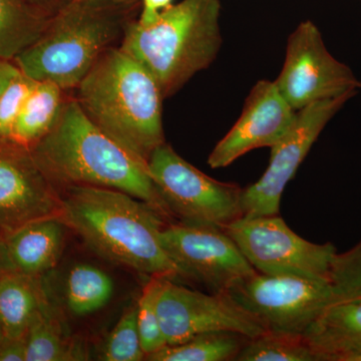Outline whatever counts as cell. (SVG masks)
<instances>
[{"instance_id":"cell-1","label":"cell","mask_w":361,"mask_h":361,"mask_svg":"<svg viewBox=\"0 0 361 361\" xmlns=\"http://www.w3.org/2000/svg\"><path fill=\"white\" fill-rule=\"evenodd\" d=\"M61 219L103 257L149 278L183 279L161 233L169 223L146 202L108 188L59 190Z\"/></svg>"},{"instance_id":"cell-2","label":"cell","mask_w":361,"mask_h":361,"mask_svg":"<svg viewBox=\"0 0 361 361\" xmlns=\"http://www.w3.org/2000/svg\"><path fill=\"white\" fill-rule=\"evenodd\" d=\"M30 149L59 190L70 186L118 190L146 202L169 222L174 219L149 174L148 164L104 134L75 99H66L54 127Z\"/></svg>"},{"instance_id":"cell-3","label":"cell","mask_w":361,"mask_h":361,"mask_svg":"<svg viewBox=\"0 0 361 361\" xmlns=\"http://www.w3.org/2000/svg\"><path fill=\"white\" fill-rule=\"evenodd\" d=\"M75 90L87 118L139 160L148 164L166 142L160 85L120 47L104 51Z\"/></svg>"},{"instance_id":"cell-4","label":"cell","mask_w":361,"mask_h":361,"mask_svg":"<svg viewBox=\"0 0 361 361\" xmlns=\"http://www.w3.org/2000/svg\"><path fill=\"white\" fill-rule=\"evenodd\" d=\"M220 13V0H182L152 25L130 21L118 47L154 75L166 99L217 58Z\"/></svg>"},{"instance_id":"cell-5","label":"cell","mask_w":361,"mask_h":361,"mask_svg":"<svg viewBox=\"0 0 361 361\" xmlns=\"http://www.w3.org/2000/svg\"><path fill=\"white\" fill-rule=\"evenodd\" d=\"M137 1L120 4L71 0L52 16L42 37L13 63L37 82L75 90L104 51L122 40Z\"/></svg>"},{"instance_id":"cell-6","label":"cell","mask_w":361,"mask_h":361,"mask_svg":"<svg viewBox=\"0 0 361 361\" xmlns=\"http://www.w3.org/2000/svg\"><path fill=\"white\" fill-rule=\"evenodd\" d=\"M148 170L173 217L180 222L224 228L243 217V188L204 174L167 142L152 153Z\"/></svg>"},{"instance_id":"cell-7","label":"cell","mask_w":361,"mask_h":361,"mask_svg":"<svg viewBox=\"0 0 361 361\" xmlns=\"http://www.w3.org/2000/svg\"><path fill=\"white\" fill-rule=\"evenodd\" d=\"M266 330L304 336L336 300L329 280L255 272L226 291Z\"/></svg>"},{"instance_id":"cell-8","label":"cell","mask_w":361,"mask_h":361,"mask_svg":"<svg viewBox=\"0 0 361 361\" xmlns=\"http://www.w3.org/2000/svg\"><path fill=\"white\" fill-rule=\"evenodd\" d=\"M224 230L257 272L329 280L336 247L302 238L279 214L243 216Z\"/></svg>"},{"instance_id":"cell-9","label":"cell","mask_w":361,"mask_h":361,"mask_svg":"<svg viewBox=\"0 0 361 361\" xmlns=\"http://www.w3.org/2000/svg\"><path fill=\"white\" fill-rule=\"evenodd\" d=\"M155 303L168 345L208 332H237L252 338L266 331L257 318L226 292L203 293L168 278H156Z\"/></svg>"},{"instance_id":"cell-10","label":"cell","mask_w":361,"mask_h":361,"mask_svg":"<svg viewBox=\"0 0 361 361\" xmlns=\"http://www.w3.org/2000/svg\"><path fill=\"white\" fill-rule=\"evenodd\" d=\"M274 82L295 111L361 87L350 68L330 54L322 32L310 20L301 23L289 37L283 68Z\"/></svg>"},{"instance_id":"cell-11","label":"cell","mask_w":361,"mask_h":361,"mask_svg":"<svg viewBox=\"0 0 361 361\" xmlns=\"http://www.w3.org/2000/svg\"><path fill=\"white\" fill-rule=\"evenodd\" d=\"M357 92L322 99L297 111L295 122L286 135L271 147L269 165L264 174L251 186L243 189V216L277 215L282 195L296 174L299 166L325 126Z\"/></svg>"},{"instance_id":"cell-12","label":"cell","mask_w":361,"mask_h":361,"mask_svg":"<svg viewBox=\"0 0 361 361\" xmlns=\"http://www.w3.org/2000/svg\"><path fill=\"white\" fill-rule=\"evenodd\" d=\"M161 238L183 279L205 285L214 293L227 291L256 271L224 228L169 222Z\"/></svg>"},{"instance_id":"cell-13","label":"cell","mask_w":361,"mask_h":361,"mask_svg":"<svg viewBox=\"0 0 361 361\" xmlns=\"http://www.w3.org/2000/svg\"><path fill=\"white\" fill-rule=\"evenodd\" d=\"M61 192L35 161L32 149L0 139V234L47 217H61Z\"/></svg>"},{"instance_id":"cell-14","label":"cell","mask_w":361,"mask_h":361,"mask_svg":"<svg viewBox=\"0 0 361 361\" xmlns=\"http://www.w3.org/2000/svg\"><path fill=\"white\" fill-rule=\"evenodd\" d=\"M296 115L274 82L260 80L252 87L238 121L211 152L209 166L225 168L252 149L271 148L291 129Z\"/></svg>"},{"instance_id":"cell-15","label":"cell","mask_w":361,"mask_h":361,"mask_svg":"<svg viewBox=\"0 0 361 361\" xmlns=\"http://www.w3.org/2000/svg\"><path fill=\"white\" fill-rule=\"evenodd\" d=\"M304 337L317 361H361V295L334 301Z\"/></svg>"},{"instance_id":"cell-16","label":"cell","mask_w":361,"mask_h":361,"mask_svg":"<svg viewBox=\"0 0 361 361\" xmlns=\"http://www.w3.org/2000/svg\"><path fill=\"white\" fill-rule=\"evenodd\" d=\"M66 225L59 217L32 221L6 237L14 267L42 278L58 264L65 247Z\"/></svg>"},{"instance_id":"cell-17","label":"cell","mask_w":361,"mask_h":361,"mask_svg":"<svg viewBox=\"0 0 361 361\" xmlns=\"http://www.w3.org/2000/svg\"><path fill=\"white\" fill-rule=\"evenodd\" d=\"M47 292L42 278L13 271L0 277V326L7 338H23Z\"/></svg>"},{"instance_id":"cell-18","label":"cell","mask_w":361,"mask_h":361,"mask_svg":"<svg viewBox=\"0 0 361 361\" xmlns=\"http://www.w3.org/2000/svg\"><path fill=\"white\" fill-rule=\"evenodd\" d=\"M52 16L27 0H0V59L13 61L35 44Z\"/></svg>"},{"instance_id":"cell-19","label":"cell","mask_w":361,"mask_h":361,"mask_svg":"<svg viewBox=\"0 0 361 361\" xmlns=\"http://www.w3.org/2000/svg\"><path fill=\"white\" fill-rule=\"evenodd\" d=\"M25 361L85 360L80 344L68 341L49 297L25 336Z\"/></svg>"},{"instance_id":"cell-20","label":"cell","mask_w":361,"mask_h":361,"mask_svg":"<svg viewBox=\"0 0 361 361\" xmlns=\"http://www.w3.org/2000/svg\"><path fill=\"white\" fill-rule=\"evenodd\" d=\"M63 92L54 82H37L18 116L11 139L28 148L40 141L58 120L66 102Z\"/></svg>"},{"instance_id":"cell-21","label":"cell","mask_w":361,"mask_h":361,"mask_svg":"<svg viewBox=\"0 0 361 361\" xmlns=\"http://www.w3.org/2000/svg\"><path fill=\"white\" fill-rule=\"evenodd\" d=\"M114 292L113 279L97 266L77 264L66 276V307L75 316L94 314L103 310L111 302Z\"/></svg>"},{"instance_id":"cell-22","label":"cell","mask_w":361,"mask_h":361,"mask_svg":"<svg viewBox=\"0 0 361 361\" xmlns=\"http://www.w3.org/2000/svg\"><path fill=\"white\" fill-rule=\"evenodd\" d=\"M249 339L237 332H208L195 336L184 343L165 346L147 356L145 360L235 361Z\"/></svg>"},{"instance_id":"cell-23","label":"cell","mask_w":361,"mask_h":361,"mask_svg":"<svg viewBox=\"0 0 361 361\" xmlns=\"http://www.w3.org/2000/svg\"><path fill=\"white\" fill-rule=\"evenodd\" d=\"M235 361H317L301 334L269 331L252 337Z\"/></svg>"},{"instance_id":"cell-24","label":"cell","mask_w":361,"mask_h":361,"mask_svg":"<svg viewBox=\"0 0 361 361\" xmlns=\"http://www.w3.org/2000/svg\"><path fill=\"white\" fill-rule=\"evenodd\" d=\"M137 324V305L130 307L116 323L104 343L101 360L104 361L145 360Z\"/></svg>"},{"instance_id":"cell-25","label":"cell","mask_w":361,"mask_h":361,"mask_svg":"<svg viewBox=\"0 0 361 361\" xmlns=\"http://www.w3.org/2000/svg\"><path fill=\"white\" fill-rule=\"evenodd\" d=\"M155 297L156 278H149L137 304V331L146 357L168 345L157 313Z\"/></svg>"},{"instance_id":"cell-26","label":"cell","mask_w":361,"mask_h":361,"mask_svg":"<svg viewBox=\"0 0 361 361\" xmlns=\"http://www.w3.org/2000/svg\"><path fill=\"white\" fill-rule=\"evenodd\" d=\"M329 282L336 300L361 295V240L348 251L336 254Z\"/></svg>"},{"instance_id":"cell-27","label":"cell","mask_w":361,"mask_h":361,"mask_svg":"<svg viewBox=\"0 0 361 361\" xmlns=\"http://www.w3.org/2000/svg\"><path fill=\"white\" fill-rule=\"evenodd\" d=\"M37 82L20 71L7 85L0 96V139L13 137L18 116Z\"/></svg>"},{"instance_id":"cell-28","label":"cell","mask_w":361,"mask_h":361,"mask_svg":"<svg viewBox=\"0 0 361 361\" xmlns=\"http://www.w3.org/2000/svg\"><path fill=\"white\" fill-rule=\"evenodd\" d=\"M142 11L137 23L149 25L158 20L159 16L173 4V0H142Z\"/></svg>"},{"instance_id":"cell-29","label":"cell","mask_w":361,"mask_h":361,"mask_svg":"<svg viewBox=\"0 0 361 361\" xmlns=\"http://www.w3.org/2000/svg\"><path fill=\"white\" fill-rule=\"evenodd\" d=\"M0 361H25V337L0 341Z\"/></svg>"},{"instance_id":"cell-30","label":"cell","mask_w":361,"mask_h":361,"mask_svg":"<svg viewBox=\"0 0 361 361\" xmlns=\"http://www.w3.org/2000/svg\"><path fill=\"white\" fill-rule=\"evenodd\" d=\"M20 71V68L16 66L13 61L0 59V96L6 90L7 85Z\"/></svg>"},{"instance_id":"cell-31","label":"cell","mask_w":361,"mask_h":361,"mask_svg":"<svg viewBox=\"0 0 361 361\" xmlns=\"http://www.w3.org/2000/svg\"><path fill=\"white\" fill-rule=\"evenodd\" d=\"M16 270L7 249L6 237L0 234V277Z\"/></svg>"},{"instance_id":"cell-32","label":"cell","mask_w":361,"mask_h":361,"mask_svg":"<svg viewBox=\"0 0 361 361\" xmlns=\"http://www.w3.org/2000/svg\"><path fill=\"white\" fill-rule=\"evenodd\" d=\"M33 6L39 7L51 16H54L59 9L63 8L71 0H27Z\"/></svg>"},{"instance_id":"cell-33","label":"cell","mask_w":361,"mask_h":361,"mask_svg":"<svg viewBox=\"0 0 361 361\" xmlns=\"http://www.w3.org/2000/svg\"><path fill=\"white\" fill-rule=\"evenodd\" d=\"M78 1L90 2V4H120L137 1V0H78Z\"/></svg>"},{"instance_id":"cell-34","label":"cell","mask_w":361,"mask_h":361,"mask_svg":"<svg viewBox=\"0 0 361 361\" xmlns=\"http://www.w3.org/2000/svg\"><path fill=\"white\" fill-rule=\"evenodd\" d=\"M6 338V336H4V331H2L1 326H0V341H4V339Z\"/></svg>"}]
</instances>
